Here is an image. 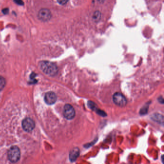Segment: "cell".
Returning a JSON list of instances; mask_svg holds the SVG:
<instances>
[{
  "label": "cell",
  "mask_w": 164,
  "mask_h": 164,
  "mask_svg": "<svg viewBox=\"0 0 164 164\" xmlns=\"http://www.w3.org/2000/svg\"><path fill=\"white\" fill-rule=\"evenodd\" d=\"M39 66L43 72L49 76H55L58 72V68L56 65L51 62L47 61L40 62Z\"/></svg>",
  "instance_id": "cell-1"
},
{
  "label": "cell",
  "mask_w": 164,
  "mask_h": 164,
  "mask_svg": "<svg viewBox=\"0 0 164 164\" xmlns=\"http://www.w3.org/2000/svg\"><path fill=\"white\" fill-rule=\"evenodd\" d=\"M8 158L11 162L16 163L20 158V149L16 146H13L9 149L8 152Z\"/></svg>",
  "instance_id": "cell-2"
},
{
  "label": "cell",
  "mask_w": 164,
  "mask_h": 164,
  "mask_svg": "<svg viewBox=\"0 0 164 164\" xmlns=\"http://www.w3.org/2000/svg\"><path fill=\"white\" fill-rule=\"evenodd\" d=\"M113 100L117 106L123 107L126 106L127 103L126 98L122 93L116 92L113 95Z\"/></svg>",
  "instance_id": "cell-3"
},
{
  "label": "cell",
  "mask_w": 164,
  "mask_h": 164,
  "mask_svg": "<svg viewBox=\"0 0 164 164\" xmlns=\"http://www.w3.org/2000/svg\"><path fill=\"white\" fill-rule=\"evenodd\" d=\"M64 116L65 118L71 120L75 116V111L72 106L70 104H66L64 108Z\"/></svg>",
  "instance_id": "cell-4"
},
{
  "label": "cell",
  "mask_w": 164,
  "mask_h": 164,
  "mask_svg": "<svg viewBox=\"0 0 164 164\" xmlns=\"http://www.w3.org/2000/svg\"><path fill=\"white\" fill-rule=\"evenodd\" d=\"M22 128L27 132H30L35 128V122L30 118H26L23 120Z\"/></svg>",
  "instance_id": "cell-5"
},
{
  "label": "cell",
  "mask_w": 164,
  "mask_h": 164,
  "mask_svg": "<svg viewBox=\"0 0 164 164\" xmlns=\"http://www.w3.org/2000/svg\"><path fill=\"white\" fill-rule=\"evenodd\" d=\"M52 14L50 11L46 8H43L39 10L38 13V18L40 20L47 21L51 19Z\"/></svg>",
  "instance_id": "cell-6"
},
{
  "label": "cell",
  "mask_w": 164,
  "mask_h": 164,
  "mask_svg": "<svg viewBox=\"0 0 164 164\" xmlns=\"http://www.w3.org/2000/svg\"><path fill=\"white\" fill-rule=\"evenodd\" d=\"M57 100L56 95L52 92H48L45 95L44 101L47 104L52 105L54 104Z\"/></svg>",
  "instance_id": "cell-7"
},
{
  "label": "cell",
  "mask_w": 164,
  "mask_h": 164,
  "mask_svg": "<svg viewBox=\"0 0 164 164\" xmlns=\"http://www.w3.org/2000/svg\"><path fill=\"white\" fill-rule=\"evenodd\" d=\"M79 150L78 148H74L71 150L70 153V159L71 162L76 161L79 155Z\"/></svg>",
  "instance_id": "cell-8"
},
{
  "label": "cell",
  "mask_w": 164,
  "mask_h": 164,
  "mask_svg": "<svg viewBox=\"0 0 164 164\" xmlns=\"http://www.w3.org/2000/svg\"><path fill=\"white\" fill-rule=\"evenodd\" d=\"M152 119L155 122L159 123L160 124L163 125L164 123V118L163 116L159 114H155L152 115L151 117Z\"/></svg>",
  "instance_id": "cell-9"
},
{
  "label": "cell",
  "mask_w": 164,
  "mask_h": 164,
  "mask_svg": "<svg viewBox=\"0 0 164 164\" xmlns=\"http://www.w3.org/2000/svg\"><path fill=\"white\" fill-rule=\"evenodd\" d=\"M6 84V81L5 78L2 77H0V91H2L5 87Z\"/></svg>",
  "instance_id": "cell-10"
},
{
  "label": "cell",
  "mask_w": 164,
  "mask_h": 164,
  "mask_svg": "<svg viewBox=\"0 0 164 164\" xmlns=\"http://www.w3.org/2000/svg\"><path fill=\"white\" fill-rule=\"evenodd\" d=\"M101 17V13L99 11H96V12L94 13V14H93V19H94L95 21H98L99 20Z\"/></svg>",
  "instance_id": "cell-11"
},
{
  "label": "cell",
  "mask_w": 164,
  "mask_h": 164,
  "mask_svg": "<svg viewBox=\"0 0 164 164\" xmlns=\"http://www.w3.org/2000/svg\"><path fill=\"white\" fill-rule=\"evenodd\" d=\"M68 2V1H58L59 3L61 4V5H65Z\"/></svg>",
  "instance_id": "cell-12"
},
{
  "label": "cell",
  "mask_w": 164,
  "mask_h": 164,
  "mask_svg": "<svg viewBox=\"0 0 164 164\" xmlns=\"http://www.w3.org/2000/svg\"><path fill=\"white\" fill-rule=\"evenodd\" d=\"M9 10L7 8H5L3 10V12L5 14H7V13H8Z\"/></svg>",
  "instance_id": "cell-13"
}]
</instances>
